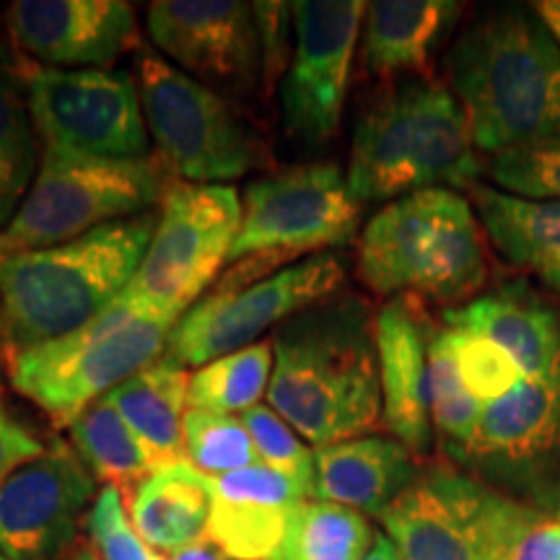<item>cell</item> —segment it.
<instances>
[{
	"label": "cell",
	"instance_id": "obj_1",
	"mask_svg": "<svg viewBox=\"0 0 560 560\" xmlns=\"http://www.w3.org/2000/svg\"><path fill=\"white\" fill-rule=\"evenodd\" d=\"M374 319L366 299L335 293L272 335L268 405L317 450L366 436L382 420Z\"/></svg>",
	"mask_w": 560,
	"mask_h": 560
},
{
	"label": "cell",
	"instance_id": "obj_2",
	"mask_svg": "<svg viewBox=\"0 0 560 560\" xmlns=\"http://www.w3.org/2000/svg\"><path fill=\"white\" fill-rule=\"evenodd\" d=\"M446 86L490 156L560 132V45L535 9L467 26L446 55Z\"/></svg>",
	"mask_w": 560,
	"mask_h": 560
},
{
	"label": "cell",
	"instance_id": "obj_3",
	"mask_svg": "<svg viewBox=\"0 0 560 560\" xmlns=\"http://www.w3.org/2000/svg\"><path fill=\"white\" fill-rule=\"evenodd\" d=\"M156 219V210H151L60 247L0 260L3 361L100 317L136 278Z\"/></svg>",
	"mask_w": 560,
	"mask_h": 560
},
{
	"label": "cell",
	"instance_id": "obj_4",
	"mask_svg": "<svg viewBox=\"0 0 560 560\" xmlns=\"http://www.w3.org/2000/svg\"><path fill=\"white\" fill-rule=\"evenodd\" d=\"M482 172L470 122L450 86L416 79L359 117L346 179L359 202H392L420 190H472Z\"/></svg>",
	"mask_w": 560,
	"mask_h": 560
},
{
	"label": "cell",
	"instance_id": "obj_5",
	"mask_svg": "<svg viewBox=\"0 0 560 560\" xmlns=\"http://www.w3.org/2000/svg\"><path fill=\"white\" fill-rule=\"evenodd\" d=\"M355 270L376 296L465 306L488 280L486 231L459 192H410L366 223Z\"/></svg>",
	"mask_w": 560,
	"mask_h": 560
},
{
	"label": "cell",
	"instance_id": "obj_6",
	"mask_svg": "<svg viewBox=\"0 0 560 560\" xmlns=\"http://www.w3.org/2000/svg\"><path fill=\"white\" fill-rule=\"evenodd\" d=\"M174 325L122 291L89 325L5 359V374L21 397L68 429L83 410L156 363Z\"/></svg>",
	"mask_w": 560,
	"mask_h": 560
},
{
	"label": "cell",
	"instance_id": "obj_7",
	"mask_svg": "<svg viewBox=\"0 0 560 560\" xmlns=\"http://www.w3.org/2000/svg\"><path fill=\"white\" fill-rule=\"evenodd\" d=\"M172 182L156 156L117 161L42 145L30 192L0 229V260L60 247L107 223L151 213Z\"/></svg>",
	"mask_w": 560,
	"mask_h": 560
},
{
	"label": "cell",
	"instance_id": "obj_8",
	"mask_svg": "<svg viewBox=\"0 0 560 560\" xmlns=\"http://www.w3.org/2000/svg\"><path fill=\"white\" fill-rule=\"evenodd\" d=\"M537 511L454 462H431L380 524L402 560H511Z\"/></svg>",
	"mask_w": 560,
	"mask_h": 560
},
{
	"label": "cell",
	"instance_id": "obj_9",
	"mask_svg": "<svg viewBox=\"0 0 560 560\" xmlns=\"http://www.w3.org/2000/svg\"><path fill=\"white\" fill-rule=\"evenodd\" d=\"M138 91L156 159L174 179L221 185L257 170L262 145L226 96L140 47Z\"/></svg>",
	"mask_w": 560,
	"mask_h": 560
},
{
	"label": "cell",
	"instance_id": "obj_10",
	"mask_svg": "<svg viewBox=\"0 0 560 560\" xmlns=\"http://www.w3.org/2000/svg\"><path fill=\"white\" fill-rule=\"evenodd\" d=\"M156 215V231L125 293L156 317L179 322L229 260L242 198L231 185L174 179Z\"/></svg>",
	"mask_w": 560,
	"mask_h": 560
},
{
	"label": "cell",
	"instance_id": "obj_11",
	"mask_svg": "<svg viewBox=\"0 0 560 560\" xmlns=\"http://www.w3.org/2000/svg\"><path fill=\"white\" fill-rule=\"evenodd\" d=\"M346 268L332 252L306 257L252 283L219 280L174 325L164 359L179 366H206L221 355L255 346L265 332L340 293Z\"/></svg>",
	"mask_w": 560,
	"mask_h": 560
},
{
	"label": "cell",
	"instance_id": "obj_12",
	"mask_svg": "<svg viewBox=\"0 0 560 560\" xmlns=\"http://www.w3.org/2000/svg\"><path fill=\"white\" fill-rule=\"evenodd\" d=\"M361 202L335 164H304L249 182L229 262L278 265L325 255L353 240Z\"/></svg>",
	"mask_w": 560,
	"mask_h": 560
},
{
	"label": "cell",
	"instance_id": "obj_13",
	"mask_svg": "<svg viewBox=\"0 0 560 560\" xmlns=\"http://www.w3.org/2000/svg\"><path fill=\"white\" fill-rule=\"evenodd\" d=\"M462 470L560 516V353L540 376H524L501 400L482 405Z\"/></svg>",
	"mask_w": 560,
	"mask_h": 560
},
{
	"label": "cell",
	"instance_id": "obj_14",
	"mask_svg": "<svg viewBox=\"0 0 560 560\" xmlns=\"http://www.w3.org/2000/svg\"><path fill=\"white\" fill-rule=\"evenodd\" d=\"M24 79L42 145L96 159H149V125L130 73L45 68L24 60Z\"/></svg>",
	"mask_w": 560,
	"mask_h": 560
},
{
	"label": "cell",
	"instance_id": "obj_15",
	"mask_svg": "<svg viewBox=\"0 0 560 560\" xmlns=\"http://www.w3.org/2000/svg\"><path fill=\"white\" fill-rule=\"evenodd\" d=\"M291 5L293 47L280 83L283 122L306 145H325L340 130L366 3L299 0Z\"/></svg>",
	"mask_w": 560,
	"mask_h": 560
},
{
	"label": "cell",
	"instance_id": "obj_16",
	"mask_svg": "<svg viewBox=\"0 0 560 560\" xmlns=\"http://www.w3.org/2000/svg\"><path fill=\"white\" fill-rule=\"evenodd\" d=\"M153 47L195 81L252 94L262 81V45L252 3L159 0L145 13Z\"/></svg>",
	"mask_w": 560,
	"mask_h": 560
},
{
	"label": "cell",
	"instance_id": "obj_17",
	"mask_svg": "<svg viewBox=\"0 0 560 560\" xmlns=\"http://www.w3.org/2000/svg\"><path fill=\"white\" fill-rule=\"evenodd\" d=\"M94 499V475L73 446L55 441L0 482V556L62 560Z\"/></svg>",
	"mask_w": 560,
	"mask_h": 560
},
{
	"label": "cell",
	"instance_id": "obj_18",
	"mask_svg": "<svg viewBox=\"0 0 560 560\" xmlns=\"http://www.w3.org/2000/svg\"><path fill=\"white\" fill-rule=\"evenodd\" d=\"M13 50L45 68L109 70L138 45L125 0H16L5 11Z\"/></svg>",
	"mask_w": 560,
	"mask_h": 560
},
{
	"label": "cell",
	"instance_id": "obj_19",
	"mask_svg": "<svg viewBox=\"0 0 560 560\" xmlns=\"http://www.w3.org/2000/svg\"><path fill=\"white\" fill-rule=\"evenodd\" d=\"M433 322L418 296H395L376 312L374 338L380 361L382 423L392 439L429 459L433 444L429 402V346Z\"/></svg>",
	"mask_w": 560,
	"mask_h": 560
},
{
	"label": "cell",
	"instance_id": "obj_20",
	"mask_svg": "<svg viewBox=\"0 0 560 560\" xmlns=\"http://www.w3.org/2000/svg\"><path fill=\"white\" fill-rule=\"evenodd\" d=\"M206 542L229 560H280L291 516L306 495L304 488L265 465L210 478Z\"/></svg>",
	"mask_w": 560,
	"mask_h": 560
},
{
	"label": "cell",
	"instance_id": "obj_21",
	"mask_svg": "<svg viewBox=\"0 0 560 560\" xmlns=\"http://www.w3.org/2000/svg\"><path fill=\"white\" fill-rule=\"evenodd\" d=\"M423 462L392 436H359L314 450L312 499L380 516L408 490Z\"/></svg>",
	"mask_w": 560,
	"mask_h": 560
},
{
	"label": "cell",
	"instance_id": "obj_22",
	"mask_svg": "<svg viewBox=\"0 0 560 560\" xmlns=\"http://www.w3.org/2000/svg\"><path fill=\"white\" fill-rule=\"evenodd\" d=\"M446 327L501 346L524 376H540L560 353V312L527 283H509L444 312Z\"/></svg>",
	"mask_w": 560,
	"mask_h": 560
},
{
	"label": "cell",
	"instance_id": "obj_23",
	"mask_svg": "<svg viewBox=\"0 0 560 560\" xmlns=\"http://www.w3.org/2000/svg\"><path fill=\"white\" fill-rule=\"evenodd\" d=\"M462 5L450 0H374L361 26V70L376 79H431V55L450 32Z\"/></svg>",
	"mask_w": 560,
	"mask_h": 560
},
{
	"label": "cell",
	"instance_id": "obj_24",
	"mask_svg": "<svg viewBox=\"0 0 560 560\" xmlns=\"http://www.w3.org/2000/svg\"><path fill=\"white\" fill-rule=\"evenodd\" d=\"M125 506L138 535L161 556L174 558L206 542L213 509L210 478L190 459L161 465L125 493Z\"/></svg>",
	"mask_w": 560,
	"mask_h": 560
},
{
	"label": "cell",
	"instance_id": "obj_25",
	"mask_svg": "<svg viewBox=\"0 0 560 560\" xmlns=\"http://www.w3.org/2000/svg\"><path fill=\"white\" fill-rule=\"evenodd\" d=\"M187 387V369L161 355L107 395V402L120 412L156 467L187 459L182 436Z\"/></svg>",
	"mask_w": 560,
	"mask_h": 560
},
{
	"label": "cell",
	"instance_id": "obj_26",
	"mask_svg": "<svg viewBox=\"0 0 560 560\" xmlns=\"http://www.w3.org/2000/svg\"><path fill=\"white\" fill-rule=\"evenodd\" d=\"M472 202L493 249L516 270L545 272L560 265V200L520 198L475 185Z\"/></svg>",
	"mask_w": 560,
	"mask_h": 560
},
{
	"label": "cell",
	"instance_id": "obj_27",
	"mask_svg": "<svg viewBox=\"0 0 560 560\" xmlns=\"http://www.w3.org/2000/svg\"><path fill=\"white\" fill-rule=\"evenodd\" d=\"M39 161L42 140L26 100L24 58L0 37V229L24 202Z\"/></svg>",
	"mask_w": 560,
	"mask_h": 560
},
{
	"label": "cell",
	"instance_id": "obj_28",
	"mask_svg": "<svg viewBox=\"0 0 560 560\" xmlns=\"http://www.w3.org/2000/svg\"><path fill=\"white\" fill-rule=\"evenodd\" d=\"M68 431L70 444L96 482L120 488L122 495L156 470L149 452L143 450L120 412L107 402V397L83 410L68 425Z\"/></svg>",
	"mask_w": 560,
	"mask_h": 560
},
{
	"label": "cell",
	"instance_id": "obj_29",
	"mask_svg": "<svg viewBox=\"0 0 560 560\" xmlns=\"http://www.w3.org/2000/svg\"><path fill=\"white\" fill-rule=\"evenodd\" d=\"M374 540V524L361 511L304 499L291 516L280 560H363Z\"/></svg>",
	"mask_w": 560,
	"mask_h": 560
},
{
	"label": "cell",
	"instance_id": "obj_30",
	"mask_svg": "<svg viewBox=\"0 0 560 560\" xmlns=\"http://www.w3.org/2000/svg\"><path fill=\"white\" fill-rule=\"evenodd\" d=\"M272 366H276L272 340L221 355L190 374L187 405L195 410L223 412V416L257 408L262 395H268Z\"/></svg>",
	"mask_w": 560,
	"mask_h": 560
},
{
	"label": "cell",
	"instance_id": "obj_31",
	"mask_svg": "<svg viewBox=\"0 0 560 560\" xmlns=\"http://www.w3.org/2000/svg\"><path fill=\"white\" fill-rule=\"evenodd\" d=\"M429 402L431 423L439 433L441 450L450 462H457L472 444L482 405L467 392L457 361L444 330H436L429 346Z\"/></svg>",
	"mask_w": 560,
	"mask_h": 560
},
{
	"label": "cell",
	"instance_id": "obj_32",
	"mask_svg": "<svg viewBox=\"0 0 560 560\" xmlns=\"http://www.w3.org/2000/svg\"><path fill=\"white\" fill-rule=\"evenodd\" d=\"M182 436H185L187 459L208 478H221V475L260 465L242 418L190 408L185 412Z\"/></svg>",
	"mask_w": 560,
	"mask_h": 560
},
{
	"label": "cell",
	"instance_id": "obj_33",
	"mask_svg": "<svg viewBox=\"0 0 560 560\" xmlns=\"http://www.w3.org/2000/svg\"><path fill=\"white\" fill-rule=\"evenodd\" d=\"M486 174L503 192L532 200H560V132L493 153L486 161Z\"/></svg>",
	"mask_w": 560,
	"mask_h": 560
},
{
	"label": "cell",
	"instance_id": "obj_34",
	"mask_svg": "<svg viewBox=\"0 0 560 560\" xmlns=\"http://www.w3.org/2000/svg\"><path fill=\"white\" fill-rule=\"evenodd\" d=\"M444 332L454 361H457L462 382L480 405L501 400L516 384L524 382V371L501 346L467 330L444 327Z\"/></svg>",
	"mask_w": 560,
	"mask_h": 560
},
{
	"label": "cell",
	"instance_id": "obj_35",
	"mask_svg": "<svg viewBox=\"0 0 560 560\" xmlns=\"http://www.w3.org/2000/svg\"><path fill=\"white\" fill-rule=\"evenodd\" d=\"M244 429L249 431L260 465L270 467L306 490L314 493V452L304 444V439L278 416L270 405H257L242 412Z\"/></svg>",
	"mask_w": 560,
	"mask_h": 560
},
{
	"label": "cell",
	"instance_id": "obj_36",
	"mask_svg": "<svg viewBox=\"0 0 560 560\" xmlns=\"http://www.w3.org/2000/svg\"><path fill=\"white\" fill-rule=\"evenodd\" d=\"M83 527H86L91 550L100 560H170L138 535L125 506L122 490L115 486H102L83 520Z\"/></svg>",
	"mask_w": 560,
	"mask_h": 560
},
{
	"label": "cell",
	"instance_id": "obj_37",
	"mask_svg": "<svg viewBox=\"0 0 560 560\" xmlns=\"http://www.w3.org/2000/svg\"><path fill=\"white\" fill-rule=\"evenodd\" d=\"M260 30L262 45V81L265 89L270 91L272 83L280 75V70H289V37H293V26L289 30V21H293L291 3H252Z\"/></svg>",
	"mask_w": 560,
	"mask_h": 560
},
{
	"label": "cell",
	"instance_id": "obj_38",
	"mask_svg": "<svg viewBox=\"0 0 560 560\" xmlns=\"http://www.w3.org/2000/svg\"><path fill=\"white\" fill-rule=\"evenodd\" d=\"M3 371L5 361L3 348H0V376H3ZM45 452V441H39L24 423H19L11 416L9 405L3 400V384H0V482L9 478L11 472H16L19 467H24L26 462L42 457Z\"/></svg>",
	"mask_w": 560,
	"mask_h": 560
},
{
	"label": "cell",
	"instance_id": "obj_39",
	"mask_svg": "<svg viewBox=\"0 0 560 560\" xmlns=\"http://www.w3.org/2000/svg\"><path fill=\"white\" fill-rule=\"evenodd\" d=\"M511 560H560V516L537 511L511 550Z\"/></svg>",
	"mask_w": 560,
	"mask_h": 560
},
{
	"label": "cell",
	"instance_id": "obj_40",
	"mask_svg": "<svg viewBox=\"0 0 560 560\" xmlns=\"http://www.w3.org/2000/svg\"><path fill=\"white\" fill-rule=\"evenodd\" d=\"M532 9H535L537 16L542 19V24L548 26L550 34L560 45V0H540V3H535Z\"/></svg>",
	"mask_w": 560,
	"mask_h": 560
},
{
	"label": "cell",
	"instance_id": "obj_41",
	"mask_svg": "<svg viewBox=\"0 0 560 560\" xmlns=\"http://www.w3.org/2000/svg\"><path fill=\"white\" fill-rule=\"evenodd\" d=\"M363 560H402L400 552H397L395 545L384 532H376V540L371 545V550L366 552V558Z\"/></svg>",
	"mask_w": 560,
	"mask_h": 560
},
{
	"label": "cell",
	"instance_id": "obj_42",
	"mask_svg": "<svg viewBox=\"0 0 560 560\" xmlns=\"http://www.w3.org/2000/svg\"><path fill=\"white\" fill-rule=\"evenodd\" d=\"M170 560H229V558L221 556V552L215 550L213 545L200 542V545H195V548L182 550L179 556H174V558H170Z\"/></svg>",
	"mask_w": 560,
	"mask_h": 560
},
{
	"label": "cell",
	"instance_id": "obj_43",
	"mask_svg": "<svg viewBox=\"0 0 560 560\" xmlns=\"http://www.w3.org/2000/svg\"><path fill=\"white\" fill-rule=\"evenodd\" d=\"M62 560H100L94 550H91V545H83V542H75L73 548H70Z\"/></svg>",
	"mask_w": 560,
	"mask_h": 560
},
{
	"label": "cell",
	"instance_id": "obj_44",
	"mask_svg": "<svg viewBox=\"0 0 560 560\" xmlns=\"http://www.w3.org/2000/svg\"><path fill=\"white\" fill-rule=\"evenodd\" d=\"M540 278H542V283L548 285V289L560 293V265H556V268L540 272Z\"/></svg>",
	"mask_w": 560,
	"mask_h": 560
},
{
	"label": "cell",
	"instance_id": "obj_45",
	"mask_svg": "<svg viewBox=\"0 0 560 560\" xmlns=\"http://www.w3.org/2000/svg\"><path fill=\"white\" fill-rule=\"evenodd\" d=\"M0 560H11V558H5V556H0Z\"/></svg>",
	"mask_w": 560,
	"mask_h": 560
}]
</instances>
